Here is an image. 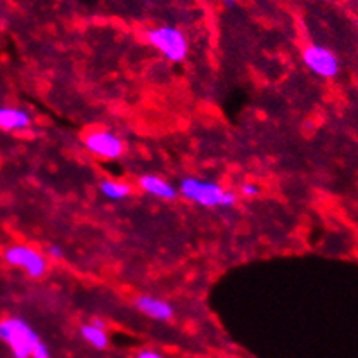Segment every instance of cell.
<instances>
[{
	"label": "cell",
	"instance_id": "6da1fadb",
	"mask_svg": "<svg viewBox=\"0 0 358 358\" xmlns=\"http://www.w3.org/2000/svg\"><path fill=\"white\" fill-rule=\"evenodd\" d=\"M178 196L191 201L203 208H232L237 204V196L234 191L222 187L218 182L203 180L196 177L182 178L177 185Z\"/></svg>",
	"mask_w": 358,
	"mask_h": 358
},
{
	"label": "cell",
	"instance_id": "7a4b0ae2",
	"mask_svg": "<svg viewBox=\"0 0 358 358\" xmlns=\"http://www.w3.org/2000/svg\"><path fill=\"white\" fill-rule=\"evenodd\" d=\"M0 341L9 346L14 358H31L33 350L42 339L30 322L21 317H7L0 320Z\"/></svg>",
	"mask_w": 358,
	"mask_h": 358
},
{
	"label": "cell",
	"instance_id": "3957f363",
	"mask_svg": "<svg viewBox=\"0 0 358 358\" xmlns=\"http://www.w3.org/2000/svg\"><path fill=\"white\" fill-rule=\"evenodd\" d=\"M145 38L164 59L171 61V63H180L187 57L189 42L184 31H180L178 28L168 27V24L151 28L145 33Z\"/></svg>",
	"mask_w": 358,
	"mask_h": 358
},
{
	"label": "cell",
	"instance_id": "277c9868",
	"mask_svg": "<svg viewBox=\"0 0 358 358\" xmlns=\"http://www.w3.org/2000/svg\"><path fill=\"white\" fill-rule=\"evenodd\" d=\"M3 258L10 266L21 268L33 279H40V277L45 275L47 266H49L45 255H42L35 248L27 246V244H13V246H9L3 253Z\"/></svg>",
	"mask_w": 358,
	"mask_h": 358
},
{
	"label": "cell",
	"instance_id": "5b68a950",
	"mask_svg": "<svg viewBox=\"0 0 358 358\" xmlns=\"http://www.w3.org/2000/svg\"><path fill=\"white\" fill-rule=\"evenodd\" d=\"M303 63L313 75L327 80L336 78L341 69L338 56L331 49L319 45V43H310L303 49Z\"/></svg>",
	"mask_w": 358,
	"mask_h": 358
},
{
	"label": "cell",
	"instance_id": "8992f818",
	"mask_svg": "<svg viewBox=\"0 0 358 358\" xmlns=\"http://www.w3.org/2000/svg\"><path fill=\"white\" fill-rule=\"evenodd\" d=\"M83 144H85L87 151L90 155L97 156L101 159H118L120 156L125 151V144H123L122 138L111 130H96L87 134V137L83 138Z\"/></svg>",
	"mask_w": 358,
	"mask_h": 358
},
{
	"label": "cell",
	"instance_id": "52a82bcc",
	"mask_svg": "<svg viewBox=\"0 0 358 358\" xmlns=\"http://www.w3.org/2000/svg\"><path fill=\"white\" fill-rule=\"evenodd\" d=\"M134 305L137 308V312L149 317V319L158 320V322H168V320L173 319L175 310L171 306V303L164 301V299L158 298V296L141 294L135 298Z\"/></svg>",
	"mask_w": 358,
	"mask_h": 358
},
{
	"label": "cell",
	"instance_id": "ba28073f",
	"mask_svg": "<svg viewBox=\"0 0 358 358\" xmlns=\"http://www.w3.org/2000/svg\"><path fill=\"white\" fill-rule=\"evenodd\" d=\"M138 187H141V191L145 192V194L162 201H175L178 197L177 185L170 184V182L164 180L159 175H142V177L138 178Z\"/></svg>",
	"mask_w": 358,
	"mask_h": 358
},
{
	"label": "cell",
	"instance_id": "9c48e42d",
	"mask_svg": "<svg viewBox=\"0 0 358 358\" xmlns=\"http://www.w3.org/2000/svg\"><path fill=\"white\" fill-rule=\"evenodd\" d=\"M31 127L30 113L21 108L0 106V129L7 131H24Z\"/></svg>",
	"mask_w": 358,
	"mask_h": 358
},
{
	"label": "cell",
	"instance_id": "30bf717a",
	"mask_svg": "<svg viewBox=\"0 0 358 358\" xmlns=\"http://www.w3.org/2000/svg\"><path fill=\"white\" fill-rule=\"evenodd\" d=\"M80 336L83 341L89 343L96 350H104L109 345V336L101 320H92V322L80 326Z\"/></svg>",
	"mask_w": 358,
	"mask_h": 358
},
{
	"label": "cell",
	"instance_id": "8fae6325",
	"mask_svg": "<svg viewBox=\"0 0 358 358\" xmlns=\"http://www.w3.org/2000/svg\"><path fill=\"white\" fill-rule=\"evenodd\" d=\"M101 194L109 201H122L131 194V185L120 180H102L99 184Z\"/></svg>",
	"mask_w": 358,
	"mask_h": 358
},
{
	"label": "cell",
	"instance_id": "7c38bea8",
	"mask_svg": "<svg viewBox=\"0 0 358 358\" xmlns=\"http://www.w3.org/2000/svg\"><path fill=\"white\" fill-rule=\"evenodd\" d=\"M239 191L244 197H257L260 194V187L257 184H253V182H244V184H241Z\"/></svg>",
	"mask_w": 358,
	"mask_h": 358
},
{
	"label": "cell",
	"instance_id": "4fadbf2b",
	"mask_svg": "<svg viewBox=\"0 0 358 358\" xmlns=\"http://www.w3.org/2000/svg\"><path fill=\"white\" fill-rule=\"evenodd\" d=\"M50 357H52V353H50L49 345L43 341H40L31 353V358H50Z\"/></svg>",
	"mask_w": 358,
	"mask_h": 358
},
{
	"label": "cell",
	"instance_id": "5bb4252c",
	"mask_svg": "<svg viewBox=\"0 0 358 358\" xmlns=\"http://www.w3.org/2000/svg\"><path fill=\"white\" fill-rule=\"evenodd\" d=\"M45 257L50 258V260H61V258L64 257L63 248L57 246V244H49L45 251Z\"/></svg>",
	"mask_w": 358,
	"mask_h": 358
},
{
	"label": "cell",
	"instance_id": "9a60e30c",
	"mask_svg": "<svg viewBox=\"0 0 358 358\" xmlns=\"http://www.w3.org/2000/svg\"><path fill=\"white\" fill-rule=\"evenodd\" d=\"M135 358H164L162 353L156 352V350H142V352L137 353Z\"/></svg>",
	"mask_w": 358,
	"mask_h": 358
},
{
	"label": "cell",
	"instance_id": "2e32d148",
	"mask_svg": "<svg viewBox=\"0 0 358 358\" xmlns=\"http://www.w3.org/2000/svg\"><path fill=\"white\" fill-rule=\"evenodd\" d=\"M224 3H225V7H227V9H232V7H236L237 0H224Z\"/></svg>",
	"mask_w": 358,
	"mask_h": 358
}]
</instances>
